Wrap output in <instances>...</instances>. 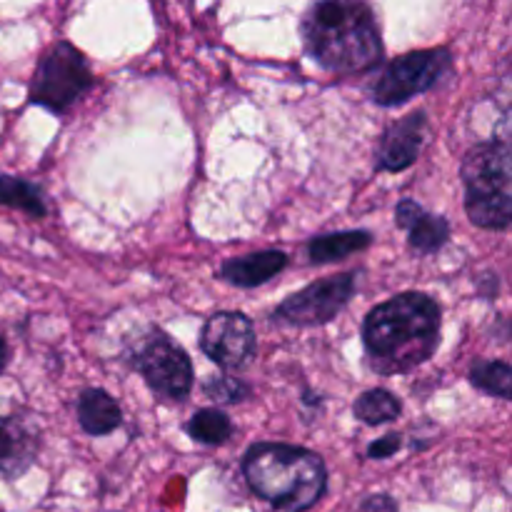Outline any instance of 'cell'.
<instances>
[{"label":"cell","mask_w":512,"mask_h":512,"mask_svg":"<svg viewBox=\"0 0 512 512\" xmlns=\"http://www.w3.org/2000/svg\"><path fill=\"white\" fill-rule=\"evenodd\" d=\"M90 85H93V73L85 55L75 45L60 40L50 45L38 60V68L30 80L28 100L50 113L65 115L78 103L80 95L90 90Z\"/></svg>","instance_id":"cell-6"},{"label":"cell","mask_w":512,"mask_h":512,"mask_svg":"<svg viewBox=\"0 0 512 512\" xmlns=\"http://www.w3.org/2000/svg\"><path fill=\"white\" fill-rule=\"evenodd\" d=\"M395 223L408 233V248L418 255H433L450 240V223L443 215L428 213L413 198H403L395 208Z\"/></svg>","instance_id":"cell-12"},{"label":"cell","mask_w":512,"mask_h":512,"mask_svg":"<svg viewBox=\"0 0 512 512\" xmlns=\"http://www.w3.org/2000/svg\"><path fill=\"white\" fill-rule=\"evenodd\" d=\"M428 130L430 120L425 110H415V113L390 123L378 143L375 170H380V173L383 170L385 173H403L405 168H410L418 160L425 140H428Z\"/></svg>","instance_id":"cell-11"},{"label":"cell","mask_w":512,"mask_h":512,"mask_svg":"<svg viewBox=\"0 0 512 512\" xmlns=\"http://www.w3.org/2000/svg\"><path fill=\"white\" fill-rule=\"evenodd\" d=\"M465 213L483 230H508L512 220V158L505 140L473 145L460 168Z\"/></svg>","instance_id":"cell-4"},{"label":"cell","mask_w":512,"mask_h":512,"mask_svg":"<svg viewBox=\"0 0 512 512\" xmlns=\"http://www.w3.org/2000/svg\"><path fill=\"white\" fill-rule=\"evenodd\" d=\"M453 70V53L448 48L413 50L395 58L373 85V100L383 108L408 103L443 83Z\"/></svg>","instance_id":"cell-7"},{"label":"cell","mask_w":512,"mask_h":512,"mask_svg":"<svg viewBox=\"0 0 512 512\" xmlns=\"http://www.w3.org/2000/svg\"><path fill=\"white\" fill-rule=\"evenodd\" d=\"M305 50L333 75H360L383 60V38L368 0H315L305 10Z\"/></svg>","instance_id":"cell-2"},{"label":"cell","mask_w":512,"mask_h":512,"mask_svg":"<svg viewBox=\"0 0 512 512\" xmlns=\"http://www.w3.org/2000/svg\"><path fill=\"white\" fill-rule=\"evenodd\" d=\"M200 350L225 373L248 368L258 350L253 323L238 310H220L210 315L200 330Z\"/></svg>","instance_id":"cell-9"},{"label":"cell","mask_w":512,"mask_h":512,"mask_svg":"<svg viewBox=\"0 0 512 512\" xmlns=\"http://www.w3.org/2000/svg\"><path fill=\"white\" fill-rule=\"evenodd\" d=\"M373 245V233L368 230H338V233L318 235L308 243V260L313 265L338 263L350 255L368 250Z\"/></svg>","instance_id":"cell-15"},{"label":"cell","mask_w":512,"mask_h":512,"mask_svg":"<svg viewBox=\"0 0 512 512\" xmlns=\"http://www.w3.org/2000/svg\"><path fill=\"white\" fill-rule=\"evenodd\" d=\"M355 288H358V275L343 273L333 278H323L310 283L308 288L298 290L290 298H285L278 308L270 313L275 323L293 325V328H315L325 325L343 313L353 300Z\"/></svg>","instance_id":"cell-8"},{"label":"cell","mask_w":512,"mask_h":512,"mask_svg":"<svg viewBox=\"0 0 512 512\" xmlns=\"http://www.w3.org/2000/svg\"><path fill=\"white\" fill-rule=\"evenodd\" d=\"M125 360L160 398L183 403L193 390V363L188 353L160 328L135 335L125 348Z\"/></svg>","instance_id":"cell-5"},{"label":"cell","mask_w":512,"mask_h":512,"mask_svg":"<svg viewBox=\"0 0 512 512\" xmlns=\"http://www.w3.org/2000/svg\"><path fill=\"white\" fill-rule=\"evenodd\" d=\"M468 380L473 383V388L483 390L485 395L500 400L512 398V370L505 360H478L470 368Z\"/></svg>","instance_id":"cell-19"},{"label":"cell","mask_w":512,"mask_h":512,"mask_svg":"<svg viewBox=\"0 0 512 512\" xmlns=\"http://www.w3.org/2000/svg\"><path fill=\"white\" fill-rule=\"evenodd\" d=\"M355 512H398V503H395V498H390L385 493L368 495Z\"/></svg>","instance_id":"cell-22"},{"label":"cell","mask_w":512,"mask_h":512,"mask_svg":"<svg viewBox=\"0 0 512 512\" xmlns=\"http://www.w3.org/2000/svg\"><path fill=\"white\" fill-rule=\"evenodd\" d=\"M233 420L218 408H203L188 420L185 433L200 445H223L233 435Z\"/></svg>","instance_id":"cell-18"},{"label":"cell","mask_w":512,"mask_h":512,"mask_svg":"<svg viewBox=\"0 0 512 512\" xmlns=\"http://www.w3.org/2000/svg\"><path fill=\"white\" fill-rule=\"evenodd\" d=\"M0 205L20 210L30 218H45L48 215L43 190L33 180L18 178V175H0Z\"/></svg>","instance_id":"cell-16"},{"label":"cell","mask_w":512,"mask_h":512,"mask_svg":"<svg viewBox=\"0 0 512 512\" xmlns=\"http://www.w3.org/2000/svg\"><path fill=\"white\" fill-rule=\"evenodd\" d=\"M43 448V435L28 410L0 403V478L18 480L28 473Z\"/></svg>","instance_id":"cell-10"},{"label":"cell","mask_w":512,"mask_h":512,"mask_svg":"<svg viewBox=\"0 0 512 512\" xmlns=\"http://www.w3.org/2000/svg\"><path fill=\"white\" fill-rule=\"evenodd\" d=\"M403 413V403L395 393L385 388H373L365 390L363 395H358V400L353 403V415L365 425H385L393 423Z\"/></svg>","instance_id":"cell-17"},{"label":"cell","mask_w":512,"mask_h":512,"mask_svg":"<svg viewBox=\"0 0 512 512\" xmlns=\"http://www.w3.org/2000/svg\"><path fill=\"white\" fill-rule=\"evenodd\" d=\"M400 448H403V435L388 433V435H383L380 440H373V443L368 445V458L370 460H388V458H393L395 453H400Z\"/></svg>","instance_id":"cell-21"},{"label":"cell","mask_w":512,"mask_h":512,"mask_svg":"<svg viewBox=\"0 0 512 512\" xmlns=\"http://www.w3.org/2000/svg\"><path fill=\"white\" fill-rule=\"evenodd\" d=\"M78 423L93 438H103L118 430L123 425V410H120L118 400L103 388H85L78 395Z\"/></svg>","instance_id":"cell-14"},{"label":"cell","mask_w":512,"mask_h":512,"mask_svg":"<svg viewBox=\"0 0 512 512\" xmlns=\"http://www.w3.org/2000/svg\"><path fill=\"white\" fill-rule=\"evenodd\" d=\"M440 323V305L425 293H400L375 305L363 323L368 365L378 375L420 368L438 350Z\"/></svg>","instance_id":"cell-1"},{"label":"cell","mask_w":512,"mask_h":512,"mask_svg":"<svg viewBox=\"0 0 512 512\" xmlns=\"http://www.w3.org/2000/svg\"><path fill=\"white\" fill-rule=\"evenodd\" d=\"M285 268H288V255L283 250H258V253L225 260L223 268H220V278L235 288L250 290L273 280Z\"/></svg>","instance_id":"cell-13"},{"label":"cell","mask_w":512,"mask_h":512,"mask_svg":"<svg viewBox=\"0 0 512 512\" xmlns=\"http://www.w3.org/2000/svg\"><path fill=\"white\" fill-rule=\"evenodd\" d=\"M8 360H10V355H8V345H5L3 335H0V373H3V370L8 368Z\"/></svg>","instance_id":"cell-23"},{"label":"cell","mask_w":512,"mask_h":512,"mask_svg":"<svg viewBox=\"0 0 512 512\" xmlns=\"http://www.w3.org/2000/svg\"><path fill=\"white\" fill-rule=\"evenodd\" d=\"M243 478L278 512H308L328 493V468L318 453L290 443H255L243 455Z\"/></svg>","instance_id":"cell-3"},{"label":"cell","mask_w":512,"mask_h":512,"mask_svg":"<svg viewBox=\"0 0 512 512\" xmlns=\"http://www.w3.org/2000/svg\"><path fill=\"white\" fill-rule=\"evenodd\" d=\"M203 390L205 395L218 405L243 403V400H248L250 395H253V390H250V385L245 383V380H240L238 375H228V373L210 378L208 383L203 385Z\"/></svg>","instance_id":"cell-20"}]
</instances>
